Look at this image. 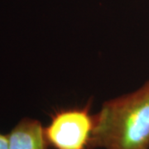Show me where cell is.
I'll use <instances>...</instances> for the list:
<instances>
[{
	"label": "cell",
	"instance_id": "1",
	"mask_svg": "<svg viewBox=\"0 0 149 149\" xmlns=\"http://www.w3.org/2000/svg\"><path fill=\"white\" fill-rule=\"evenodd\" d=\"M149 148V81L131 94L105 102L94 116L88 149Z\"/></svg>",
	"mask_w": 149,
	"mask_h": 149
},
{
	"label": "cell",
	"instance_id": "2",
	"mask_svg": "<svg viewBox=\"0 0 149 149\" xmlns=\"http://www.w3.org/2000/svg\"><path fill=\"white\" fill-rule=\"evenodd\" d=\"M93 128L94 116L86 105L54 113L44 133L53 149H88Z\"/></svg>",
	"mask_w": 149,
	"mask_h": 149
},
{
	"label": "cell",
	"instance_id": "4",
	"mask_svg": "<svg viewBox=\"0 0 149 149\" xmlns=\"http://www.w3.org/2000/svg\"><path fill=\"white\" fill-rule=\"evenodd\" d=\"M0 149H8V137L0 133Z\"/></svg>",
	"mask_w": 149,
	"mask_h": 149
},
{
	"label": "cell",
	"instance_id": "3",
	"mask_svg": "<svg viewBox=\"0 0 149 149\" xmlns=\"http://www.w3.org/2000/svg\"><path fill=\"white\" fill-rule=\"evenodd\" d=\"M8 137V149H48L42 123L25 118L17 124Z\"/></svg>",
	"mask_w": 149,
	"mask_h": 149
}]
</instances>
